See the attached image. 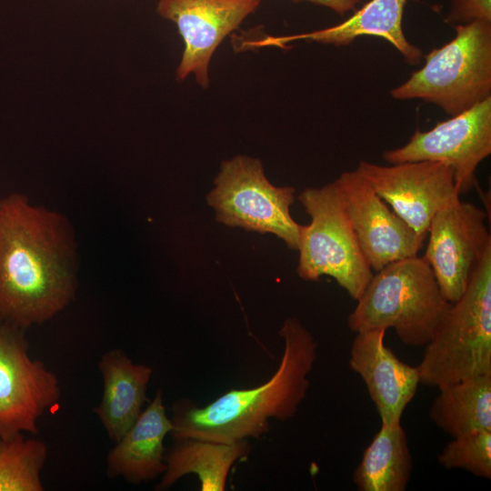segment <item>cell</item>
Segmentation results:
<instances>
[{"label": "cell", "mask_w": 491, "mask_h": 491, "mask_svg": "<svg viewBox=\"0 0 491 491\" xmlns=\"http://www.w3.org/2000/svg\"><path fill=\"white\" fill-rule=\"evenodd\" d=\"M437 460L446 469L460 468L491 479V431L454 437L441 450Z\"/></svg>", "instance_id": "obj_22"}, {"label": "cell", "mask_w": 491, "mask_h": 491, "mask_svg": "<svg viewBox=\"0 0 491 491\" xmlns=\"http://www.w3.org/2000/svg\"><path fill=\"white\" fill-rule=\"evenodd\" d=\"M262 0H157L160 16L174 22L185 49L176 78L194 75L202 87L209 85V65L220 43L260 5Z\"/></svg>", "instance_id": "obj_13"}, {"label": "cell", "mask_w": 491, "mask_h": 491, "mask_svg": "<svg viewBox=\"0 0 491 491\" xmlns=\"http://www.w3.org/2000/svg\"><path fill=\"white\" fill-rule=\"evenodd\" d=\"M356 334L349 366L366 384L381 424H399L420 384L418 368L401 361L385 345L386 330Z\"/></svg>", "instance_id": "obj_14"}, {"label": "cell", "mask_w": 491, "mask_h": 491, "mask_svg": "<svg viewBox=\"0 0 491 491\" xmlns=\"http://www.w3.org/2000/svg\"><path fill=\"white\" fill-rule=\"evenodd\" d=\"M173 429L158 390L136 421L115 442L107 456V474L139 484L162 476L165 470L164 440Z\"/></svg>", "instance_id": "obj_15"}, {"label": "cell", "mask_w": 491, "mask_h": 491, "mask_svg": "<svg viewBox=\"0 0 491 491\" xmlns=\"http://www.w3.org/2000/svg\"><path fill=\"white\" fill-rule=\"evenodd\" d=\"M214 183L207 203L215 209L218 222L271 233L297 250L300 225L290 214L295 188L272 185L259 159L236 155L222 162Z\"/></svg>", "instance_id": "obj_7"}, {"label": "cell", "mask_w": 491, "mask_h": 491, "mask_svg": "<svg viewBox=\"0 0 491 491\" xmlns=\"http://www.w3.org/2000/svg\"><path fill=\"white\" fill-rule=\"evenodd\" d=\"M298 199L311 217L309 225H300L298 276L307 281L331 276L357 300L373 273L337 187L332 182L319 188H306Z\"/></svg>", "instance_id": "obj_6"}, {"label": "cell", "mask_w": 491, "mask_h": 491, "mask_svg": "<svg viewBox=\"0 0 491 491\" xmlns=\"http://www.w3.org/2000/svg\"><path fill=\"white\" fill-rule=\"evenodd\" d=\"M376 272L347 317L349 329L358 333L394 328L405 345L426 346L450 304L431 267L416 256Z\"/></svg>", "instance_id": "obj_3"}, {"label": "cell", "mask_w": 491, "mask_h": 491, "mask_svg": "<svg viewBox=\"0 0 491 491\" xmlns=\"http://www.w3.org/2000/svg\"><path fill=\"white\" fill-rule=\"evenodd\" d=\"M486 218V214L480 207L457 199L431 220L423 257L443 296L450 303L461 297L486 252L491 248Z\"/></svg>", "instance_id": "obj_10"}, {"label": "cell", "mask_w": 491, "mask_h": 491, "mask_svg": "<svg viewBox=\"0 0 491 491\" xmlns=\"http://www.w3.org/2000/svg\"><path fill=\"white\" fill-rule=\"evenodd\" d=\"M60 395L56 375L29 356L25 330L0 322V436L37 434Z\"/></svg>", "instance_id": "obj_9"}, {"label": "cell", "mask_w": 491, "mask_h": 491, "mask_svg": "<svg viewBox=\"0 0 491 491\" xmlns=\"http://www.w3.org/2000/svg\"><path fill=\"white\" fill-rule=\"evenodd\" d=\"M455 37L433 49L424 66L391 90L395 99H422L455 115L491 94V23L454 25Z\"/></svg>", "instance_id": "obj_5"}, {"label": "cell", "mask_w": 491, "mask_h": 491, "mask_svg": "<svg viewBox=\"0 0 491 491\" xmlns=\"http://www.w3.org/2000/svg\"><path fill=\"white\" fill-rule=\"evenodd\" d=\"M296 3L309 2L315 5L327 7L339 15L355 10L356 6L363 0H293Z\"/></svg>", "instance_id": "obj_24"}, {"label": "cell", "mask_w": 491, "mask_h": 491, "mask_svg": "<svg viewBox=\"0 0 491 491\" xmlns=\"http://www.w3.org/2000/svg\"><path fill=\"white\" fill-rule=\"evenodd\" d=\"M417 368L420 384L437 388L491 375V248L441 316Z\"/></svg>", "instance_id": "obj_4"}, {"label": "cell", "mask_w": 491, "mask_h": 491, "mask_svg": "<svg viewBox=\"0 0 491 491\" xmlns=\"http://www.w3.org/2000/svg\"><path fill=\"white\" fill-rule=\"evenodd\" d=\"M429 417L454 437L491 431V375L473 376L438 388Z\"/></svg>", "instance_id": "obj_20"}, {"label": "cell", "mask_w": 491, "mask_h": 491, "mask_svg": "<svg viewBox=\"0 0 491 491\" xmlns=\"http://www.w3.org/2000/svg\"><path fill=\"white\" fill-rule=\"evenodd\" d=\"M356 169L393 211L425 239L434 215L459 199L453 167L440 162L379 165L361 161Z\"/></svg>", "instance_id": "obj_11"}, {"label": "cell", "mask_w": 491, "mask_h": 491, "mask_svg": "<svg viewBox=\"0 0 491 491\" xmlns=\"http://www.w3.org/2000/svg\"><path fill=\"white\" fill-rule=\"evenodd\" d=\"M407 0H370L346 21L324 29L286 36H267L266 46L285 47L295 40H308L336 46L346 45L363 35L379 36L389 42L406 61L419 64L422 51L404 35L402 21Z\"/></svg>", "instance_id": "obj_16"}, {"label": "cell", "mask_w": 491, "mask_h": 491, "mask_svg": "<svg viewBox=\"0 0 491 491\" xmlns=\"http://www.w3.org/2000/svg\"><path fill=\"white\" fill-rule=\"evenodd\" d=\"M413 470L407 436L401 423L382 425L354 471L359 491H405Z\"/></svg>", "instance_id": "obj_19"}, {"label": "cell", "mask_w": 491, "mask_h": 491, "mask_svg": "<svg viewBox=\"0 0 491 491\" xmlns=\"http://www.w3.org/2000/svg\"><path fill=\"white\" fill-rule=\"evenodd\" d=\"M490 154L491 95L428 131L417 129L408 143L385 151L383 158L391 165L418 161L448 165L459 194H464L475 186L476 169Z\"/></svg>", "instance_id": "obj_8"}, {"label": "cell", "mask_w": 491, "mask_h": 491, "mask_svg": "<svg viewBox=\"0 0 491 491\" xmlns=\"http://www.w3.org/2000/svg\"><path fill=\"white\" fill-rule=\"evenodd\" d=\"M74 230L22 194L0 198V322L25 330L50 320L76 291Z\"/></svg>", "instance_id": "obj_1"}, {"label": "cell", "mask_w": 491, "mask_h": 491, "mask_svg": "<svg viewBox=\"0 0 491 491\" xmlns=\"http://www.w3.org/2000/svg\"><path fill=\"white\" fill-rule=\"evenodd\" d=\"M449 3L450 8L445 18L446 24L491 23V0H449Z\"/></svg>", "instance_id": "obj_23"}, {"label": "cell", "mask_w": 491, "mask_h": 491, "mask_svg": "<svg viewBox=\"0 0 491 491\" xmlns=\"http://www.w3.org/2000/svg\"><path fill=\"white\" fill-rule=\"evenodd\" d=\"M47 457L46 445L23 433L0 436V491H43L41 470Z\"/></svg>", "instance_id": "obj_21"}, {"label": "cell", "mask_w": 491, "mask_h": 491, "mask_svg": "<svg viewBox=\"0 0 491 491\" xmlns=\"http://www.w3.org/2000/svg\"><path fill=\"white\" fill-rule=\"evenodd\" d=\"M246 440L220 443L202 439L176 440L165 454V470L155 490H166L185 475L195 474L202 491H223L233 465L249 453Z\"/></svg>", "instance_id": "obj_18"}, {"label": "cell", "mask_w": 491, "mask_h": 491, "mask_svg": "<svg viewBox=\"0 0 491 491\" xmlns=\"http://www.w3.org/2000/svg\"><path fill=\"white\" fill-rule=\"evenodd\" d=\"M279 335L285 342L284 353L268 381L252 388L229 390L204 406L189 400L175 402L173 439L233 443L257 438L269 431V419L285 422L296 416L309 388L317 343L297 318L285 320Z\"/></svg>", "instance_id": "obj_2"}, {"label": "cell", "mask_w": 491, "mask_h": 491, "mask_svg": "<svg viewBox=\"0 0 491 491\" xmlns=\"http://www.w3.org/2000/svg\"><path fill=\"white\" fill-rule=\"evenodd\" d=\"M98 368L104 390L94 412L109 438L117 442L143 411L153 370L148 366L135 364L121 349L103 355Z\"/></svg>", "instance_id": "obj_17"}, {"label": "cell", "mask_w": 491, "mask_h": 491, "mask_svg": "<svg viewBox=\"0 0 491 491\" xmlns=\"http://www.w3.org/2000/svg\"><path fill=\"white\" fill-rule=\"evenodd\" d=\"M370 267L417 256L425 238L391 210L356 168L334 181Z\"/></svg>", "instance_id": "obj_12"}]
</instances>
